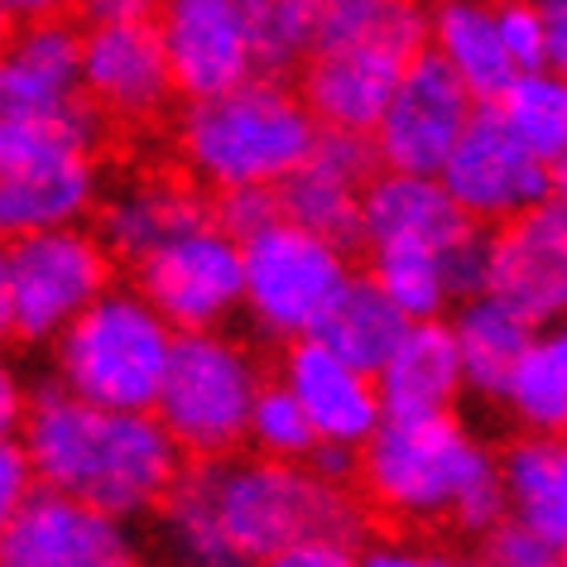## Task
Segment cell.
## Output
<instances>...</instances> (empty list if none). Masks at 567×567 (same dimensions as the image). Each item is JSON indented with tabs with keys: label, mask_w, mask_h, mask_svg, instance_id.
<instances>
[{
	"label": "cell",
	"mask_w": 567,
	"mask_h": 567,
	"mask_svg": "<svg viewBox=\"0 0 567 567\" xmlns=\"http://www.w3.org/2000/svg\"><path fill=\"white\" fill-rule=\"evenodd\" d=\"M361 529L365 505L347 491V481L260 452L188 462L154 509V548L168 567H265L303 538L328 534L357 544Z\"/></svg>",
	"instance_id": "6da1fadb"
},
{
	"label": "cell",
	"mask_w": 567,
	"mask_h": 567,
	"mask_svg": "<svg viewBox=\"0 0 567 567\" xmlns=\"http://www.w3.org/2000/svg\"><path fill=\"white\" fill-rule=\"evenodd\" d=\"M20 443L39 486L116 519L154 515L183 472V447L154 409H106L63 385H44L30 400Z\"/></svg>",
	"instance_id": "7a4b0ae2"
},
{
	"label": "cell",
	"mask_w": 567,
	"mask_h": 567,
	"mask_svg": "<svg viewBox=\"0 0 567 567\" xmlns=\"http://www.w3.org/2000/svg\"><path fill=\"white\" fill-rule=\"evenodd\" d=\"M361 501L394 524H452L481 538L509 515L501 457L457 414L385 419L361 447Z\"/></svg>",
	"instance_id": "3957f363"
},
{
	"label": "cell",
	"mask_w": 567,
	"mask_h": 567,
	"mask_svg": "<svg viewBox=\"0 0 567 567\" xmlns=\"http://www.w3.org/2000/svg\"><path fill=\"white\" fill-rule=\"evenodd\" d=\"M322 135L303 92H289L284 78L255 73L240 87L197 96L183 106L174 145L178 159L212 193L279 188L313 154Z\"/></svg>",
	"instance_id": "277c9868"
},
{
	"label": "cell",
	"mask_w": 567,
	"mask_h": 567,
	"mask_svg": "<svg viewBox=\"0 0 567 567\" xmlns=\"http://www.w3.org/2000/svg\"><path fill=\"white\" fill-rule=\"evenodd\" d=\"M106 116L87 96L59 116L0 121V240L73 226L96 207Z\"/></svg>",
	"instance_id": "5b68a950"
},
{
	"label": "cell",
	"mask_w": 567,
	"mask_h": 567,
	"mask_svg": "<svg viewBox=\"0 0 567 567\" xmlns=\"http://www.w3.org/2000/svg\"><path fill=\"white\" fill-rule=\"evenodd\" d=\"M178 328L140 289H111L53 337V385L106 409H154Z\"/></svg>",
	"instance_id": "8992f818"
},
{
	"label": "cell",
	"mask_w": 567,
	"mask_h": 567,
	"mask_svg": "<svg viewBox=\"0 0 567 567\" xmlns=\"http://www.w3.org/2000/svg\"><path fill=\"white\" fill-rule=\"evenodd\" d=\"M260 390L265 375L250 347H240L221 328L178 332L154 414L164 419V429L174 433L188 462L231 457L250 437V414Z\"/></svg>",
	"instance_id": "52a82bcc"
},
{
	"label": "cell",
	"mask_w": 567,
	"mask_h": 567,
	"mask_svg": "<svg viewBox=\"0 0 567 567\" xmlns=\"http://www.w3.org/2000/svg\"><path fill=\"white\" fill-rule=\"evenodd\" d=\"M347 279V250L289 217H275L246 236V313L269 342L313 337Z\"/></svg>",
	"instance_id": "ba28073f"
},
{
	"label": "cell",
	"mask_w": 567,
	"mask_h": 567,
	"mask_svg": "<svg viewBox=\"0 0 567 567\" xmlns=\"http://www.w3.org/2000/svg\"><path fill=\"white\" fill-rule=\"evenodd\" d=\"M111 260L116 255L102 231H87L82 221L10 240L6 275L20 342H53L78 313H87L111 289V269H116Z\"/></svg>",
	"instance_id": "9c48e42d"
},
{
	"label": "cell",
	"mask_w": 567,
	"mask_h": 567,
	"mask_svg": "<svg viewBox=\"0 0 567 567\" xmlns=\"http://www.w3.org/2000/svg\"><path fill=\"white\" fill-rule=\"evenodd\" d=\"M135 289L178 332H212L246 308V240L212 217L145 255Z\"/></svg>",
	"instance_id": "30bf717a"
},
{
	"label": "cell",
	"mask_w": 567,
	"mask_h": 567,
	"mask_svg": "<svg viewBox=\"0 0 567 567\" xmlns=\"http://www.w3.org/2000/svg\"><path fill=\"white\" fill-rule=\"evenodd\" d=\"M443 188L476 226H505L553 197V164L524 145L491 102L476 111L443 164Z\"/></svg>",
	"instance_id": "8fae6325"
},
{
	"label": "cell",
	"mask_w": 567,
	"mask_h": 567,
	"mask_svg": "<svg viewBox=\"0 0 567 567\" xmlns=\"http://www.w3.org/2000/svg\"><path fill=\"white\" fill-rule=\"evenodd\" d=\"M481 111L472 87L437 59L433 49H423L409 73L394 87L385 116L371 131L380 168H400V174H443L447 154L457 150L466 125Z\"/></svg>",
	"instance_id": "7c38bea8"
},
{
	"label": "cell",
	"mask_w": 567,
	"mask_h": 567,
	"mask_svg": "<svg viewBox=\"0 0 567 567\" xmlns=\"http://www.w3.org/2000/svg\"><path fill=\"white\" fill-rule=\"evenodd\" d=\"M125 524L131 519L34 486L0 529V567H140V544Z\"/></svg>",
	"instance_id": "4fadbf2b"
},
{
	"label": "cell",
	"mask_w": 567,
	"mask_h": 567,
	"mask_svg": "<svg viewBox=\"0 0 567 567\" xmlns=\"http://www.w3.org/2000/svg\"><path fill=\"white\" fill-rule=\"evenodd\" d=\"M82 92L116 125L159 121L178 96L159 20L87 24L82 30Z\"/></svg>",
	"instance_id": "5bb4252c"
},
{
	"label": "cell",
	"mask_w": 567,
	"mask_h": 567,
	"mask_svg": "<svg viewBox=\"0 0 567 567\" xmlns=\"http://www.w3.org/2000/svg\"><path fill=\"white\" fill-rule=\"evenodd\" d=\"M423 53L414 39H394V34H371V39H351V44L318 49L303 63V102L318 116V125L328 131H361L371 135L380 116H385L394 87Z\"/></svg>",
	"instance_id": "9a60e30c"
},
{
	"label": "cell",
	"mask_w": 567,
	"mask_h": 567,
	"mask_svg": "<svg viewBox=\"0 0 567 567\" xmlns=\"http://www.w3.org/2000/svg\"><path fill=\"white\" fill-rule=\"evenodd\" d=\"M154 20H159L183 102L217 96L260 73L255 24L240 0H159Z\"/></svg>",
	"instance_id": "2e32d148"
},
{
	"label": "cell",
	"mask_w": 567,
	"mask_h": 567,
	"mask_svg": "<svg viewBox=\"0 0 567 567\" xmlns=\"http://www.w3.org/2000/svg\"><path fill=\"white\" fill-rule=\"evenodd\" d=\"M380 174L375 140L361 131H328L322 125L313 154L279 183V207L289 221L328 236L332 246H361L365 188Z\"/></svg>",
	"instance_id": "e0dca14e"
},
{
	"label": "cell",
	"mask_w": 567,
	"mask_h": 567,
	"mask_svg": "<svg viewBox=\"0 0 567 567\" xmlns=\"http://www.w3.org/2000/svg\"><path fill=\"white\" fill-rule=\"evenodd\" d=\"M491 293L529 322L567 318V203L548 197L534 212L491 231Z\"/></svg>",
	"instance_id": "ac0fdd59"
},
{
	"label": "cell",
	"mask_w": 567,
	"mask_h": 567,
	"mask_svg": "<svg viewBox=\"0 0 567 567\" xmlns=\"http://www.w3.org/2000/svg\"><path fill=\"white\" fill-rule=\"evenodd\" d=\"M279 380L299 394L318 437L332 447L361 452L375 437L380 423H385L380 380L371 371H361V365H351L347 357H337L332 347H322L318 337L289 342Z\"/></svg>",
	"instance_id": "d6986e66"
},
{
	"label": "cell",
	"mask_w": 567,
	"mask_h": 567,
	"mask_svg": "<svg viewBox=\"0 0 567 567\" xmlns=\"http://www.w3.org/2000/svg\"><path fill=\"white\" fill-rule=\"evenodd\" d=\"M82 30L59 20H30L0 44V121L59 116L82 102Z\"/></svg>",
	"instance_id": "ffe728a7"
},
{
	"label": "cell",
	"mask_w": 567,
	"mask_h": 567,
	"mask_svg": "<svg viewBox=\"0 0 567 567\" xmlns=\"http://www.w3.org/2000/svg\"><path fill=\"white\" fill-rule=\"evenodd\" d=\"M217 212L207 207L203 183L174 178V174H135L106 193L102 212H96V231L111 246V255L125 265H140L183 231L212 221Z\"/></svg>",
	"instance_id": "44dd1931"
},
{
	"label": "cell",
	"mask_w": 567,
	"mask_h": 567,
	"mask_svg": "<svg viewBox=\"0 0 567 567\" xmlns=\"http://www.w3.org/2000/svg\"><path fill=\"white\" fill-rule=\"evenodd\" d=\"M472 217L457 207V197L443 188L437 174H400L380 168L365 188V217H361V246H390V240H423V246L452 250L472 231Z\"/></svg>",
	"instance_id": "7402d4cb"
},
{
	"label": "cell",
	"mask_w": 567,
	"mask_h": 567,
	"mask_svg": "<svg viewBox=\"0 0 567 567\" xmlns=\"http://www.w3.org/2000/svg\"><path fill=\"white\" fill-rule=\"evenodd\" d=\"M375 380H380V400H385V419L452 414L466 394L452 322L443 318L409 322V332L400 337V347L390 351V361L380 365Z\"/></svg>",
	"instance_id": "603a6c76"
},
{
	"label": "cell",
	"mask_w": 567,
	"mask_h": 567,
	"mask_svg": "<svg viewBox=\"0 0 567 567\" xmlns=\"http://www.w3.org/2000/svg\"><path fill=\"white\" fill-rule=\"evenodd\" d=\"M429 49L472 87L481 106L495 102L519 73L505 49L495 0H433L429 6Z\"/></svg>",
	"instance_id": "cb8c5ba5"
},
{
	"label": "cell",
	"mask_w": 567,
	"mask_h": 567,
	"mask_svg": "<svg viewBox=\"0 0 567 567\" xmlns=\"http://www.w3.org/2000/svg\"><path fill=\"white\" fill-rule=\"evenodd\" d=\"M534 332H538V322H529L501 293L486 289L476 299H462L457 313H452V337H457L466 394L501 404V394L509 385V375H515L519 357L529 351Z\"/></svg>",
	"instance_id": "d4e9b609"
},
{
	"label": "cell",
	"mask_w": 567,
	"mask_h": 567,
	"mask_svg": "<svg viewBox=\"0 0 567 567\" xmlns=\"http://www.w3.org/2000/svg\"><path fill=\"white\" fill-rule=\"evenodd\" d=\"M404 332H409V318L371 275H351L347 289L337 293L332 308L313 328L322 347H332L337 357H347L351 365H361L371 375H380V365L390 361V351L400 347Z\"/></svg>",
	"instance_id": "484cf974"
},
{
	"label": "cell",
	"mask_w": 567,
	"mask_h": 567,
	"mask_svg": "<svg viewBox=\"0 0 567 567\" xmlns=\"http://www.w3.org/2000/svg\"><path fill=\"white\" fill-rule=\"evenodd\" d=\"M501 409L519 433L567 437V318L534 332L501 394Z\"/></svg>",
	"instance_id": "4316f807"
},
{
	"label": "cell",
	"mask_w": 567,
	"mask_h": 567,
	"mask_svg": "<svg viewBox=\"0 0 567 567\" xmlns=\"http://www.w3.org/2000/svg\"><path fill=\"white\" fill-rule=\"evenodd\" d=\"M371 279L400 303L409 322L443 318L457 293H452L447 275V250L423 246V240H390V246H371Z\"/></svg>",
	"instance_id": "83f0119b"
},
{
	"label": "cell",
	"mask_w": 567,
	"mask_h": 567,
	"mask_svg": "<svg viewBox=\"0 0 567 567\" xmlns=\"http://www.w3.org/2000/svg\"><path fill=\"white\" fill-rule=\"evenodd\" d=\"M491 106L538 159L558 164L567 154V73L558 68H524Z\"/></svg>",
	"instance_id": "f1b7e54d"
},
{
	"label": "cell",
	"mask_w": 567,
	"mask_h": 567,
	"mask_svg": "<svg viewBox=\"0 0 567 567\" xmlns=\"http://www.w3.org/2000/svg\"><path fill=\"white\" fill-rule=\"evenodd\" d=\"M308 16H313L318 49L371 34L414 39L429 49V6H419V0H308Z\"/></svg>",
	"instance_id": "f546056e"
},
{
	"label": "cell",
	"mask_w": 567,
	"mask_h": 567,
	"mask_svg": "<svg viewBox=\"0 0 567 567\" xmlns=\"http://www.w3.org/2000/svg\"><path fill=\"white\" fill-rule=\"evenodd\" d=\"M246 443L260 457H275V462H308L322 447V437L313 429V419H308V409L299 404V394L284 385V380H265Z\"/></svg>",
	"instance_id": "4dcf8cb0"
},
{
	"label": "cell",
	"mask_w": 567,
	"mask_h": 567,
	"mask_svg": "<svg viewBox=\"0 0 567 567\" xmlns=\"http://www.w3.org/2000/svg\"><path fill=\"white\" fill-rule=\"evenodd\" d=\"M250 24H255V59H260V73H269V78L303 73V63L313 59V49H318L308 0H265V6L250 10Z\"/></svg>",
	"instance_id": "1f68e13d"
},
{
	"label": "cell",
	"mask_w": 567,
	"mask_h": 567,
	"mask_svg": "<svg viewBox=\"0 0 567 567\" xmlns=\"http://www.w3.org/2000/svg\"><path fill=\"white\" fill-rule=\"evenodd\" d=\"M476 567H567V548L538 524L505 515L476 538Z\"/></svg>",
	"instance_id": "d6a6232c"
},
{
	"label": "cell",
	"mask_w": 567,
	"mask_h": 567,
	"mask_svg": "<svg viewBox=\"0 0 567 567\" xmlns=\"http://www.w3.org/2000/svg\"><path fill=\"white\" fill-rule=\"evenodd\" d=\"M501 10V34L515 68H544V20H538V0H495Z\"/></svg>",
	"instance_id": "836d02e7"
},
{
	"label": "cell",
	"mask_w": 567,
	"mask_h": 567,
	"mask_svg": "<svg viewBox=\"0 0 567 567\" xmlns=\"http://www.w3.org/2000/svg\"><path fill=\"white\" fill-rule=\"evenodd\" d=\"M275 217H284L279 188H240V193H221V203H217V221L226 226V231H236L240 240L255 236Z\"/></svg>",
	"instance_id": "e575fe53"
},
{
	"label": "cell",
	"mask_w": 567,
	"mask_h": 567,
	"mask_svg": "<svg viewBox=\"0 0 567 567\" xmlns=\"http://www.w3.org/2000/svg\"><path fill=\"white\" fill-rule=\"evenodd\" d=\"M39 476L20 437H0V529L20 515V505L34 495Z\"/></svg>",
	"instance_id": "d590c367"
},
{
	"label": "cell",
	"mask_w": 567,
	"mask_h": 567,
	"mask_svg": "<svg viewBox=\"0 0 567 567\" xmlns=\"http://www.w3.org/2000/svg\"><path fill=\"white\" fill-rule=\"evenodd\" d=\"M357 567H476L457 558L447 548H433V544H409V538H385V544H371L357 558Z\"/></svg>",
	"instance_id": "8d00e7d4"
},
{
	"label": "cell",
	"mask_w": 567,
	"mask_h": 567,
	"mask_svg": "<svg viewBox=\"0 0 567 567\" xmlns=\"http://www.w3.org/2000/svg\"><path fill=\"white\" fill-rule=\"evenodd\" d=\"M361 553L347 544V538H303V544L284 548L279 558H269L265 567H357Z\"/></svg>",
	"instance_id": "74e56055"
},
{
	"label": "cell",
	"mask_w": 567,
	"mask_h": 567,
	"mask_svg": "<svg viewBox=\"0 0 567 567\" xmlns=\"http://www.w3.org/2000/svg\"><path fill=\"white\" fill-rule=\"evenodd\" d=\"M30 400L34 394L24 390L20 371L0 357V437H20L24 433V419H30Z\"/></svg>",
	"instance_id": "f35d334b"
},
{
	"label": "cell",
	"mask_w": 567,
	"mask_h": 567,
	"mask_svg": "<svg viewBox=\"0 0 567 567\" xmlns=\"http://www.w3.org/2000/svg\"><path fill=\"white\" fill-rule=\"evenodd\" d=\"M78 16L87 24H131L159 16V0H82Z\"/></svg>",
	"instance_id": "ab89813d"
},
{
	"label": "cell",
	"mask_w": 567,
	"mask_h": 567,
	"mask_svg": "<svg viewBox=\"0 0 567 567\" xmlns=\"http://www.w3.org/2000/svg\"><path fill=\"white\" fill-rule=\"evenodd\" d=\"M538 20H544V68L567 73V0H538Z\"/></svg>",
	"instance_id": "60d3db41"
},
{
	"label": "cell",
	"mask_w": 567,
	"mask_h": 567,
	"mask_svg": "<svg viewBox=\"0 0 567 567\" xmlns=\"http://www.w3.org/2000/svg\"><path fill=\"white\" fill-rule=\"evenodd\" d=\"M0 6L10 10L16 24H30V20H59L68 10H78L82 0H0Z\"/></svg>",
	"instance_id": "b9f144b4"
},
{
	"label": "cell",
	"mask_w": 567,
	"mask_h": 567,
	"mask_svg": "<svg viewBox=\"0 0 567 567\" xmlns=\"http://www.w3.org/2000/svg\"><path fill=\"white\" fill-rule=\"evenodd\" d=\"M16 337V308H10V275H6V246H0V342Z\"/></svg>",
	"instance_id": "7bdbcfd3"
},
{
	"label": "cell",
	"mask_w": 567,
	"mask_h": 567,
	"mask_svg": "<svg viewBox=\"0 0 567 567\" xmlns=\"http://www.w3.org/2000/svg\"><path fill=\"white\" fill-rule=\"evenodd\" d=\"M553 197H563V203H567V154L553 164Z\"/></svg>",
	"instance_id": "ee69618b"
},
{
	"label": "cell",
	"mask_w": 567,
	"mask_h": 567,
	"mask_svg": "<svg viewBox=\"0 0 567 567\" xmlns=\"http://www.w3.org/2000/svg\"><path fill=\"white\" fill-rule=\"evenodd\" d=\"M10 24H16V20H10V10H6V6H0V44H6V34H10Z\"/></svg>",
	"instance_id": "f6af8a7d"
},
{
	"label": "cell",
	"mask_w": 567,
	"mask_h": 567,
	"mask_svg": "<svg viewBox=\"0 0 567 567\" xmlns=\"http://www.w3.org/2000/svg\"><path fill=\"white\" fill-rule=\"evenodd\" d=\"M240 6H246V10H255V6H265V0H240Z\"/></svg>",
	"instance_id": "bcb514c9"
},
{
	"label": "cell",
	"mask_w": 567,
	"mask_h": 567,
	"mask_svg": "<svg viewBox=\"0 0 567 567\" xmlns=\"http://www.w3.org/2000/svg\"><path fill=\"white\" fill-rule=\"evenodd\" d=\"M236 567H260V563H236Z\"/></svg>",
	"instance_id": "7dc6e473"
}]
</instances>
